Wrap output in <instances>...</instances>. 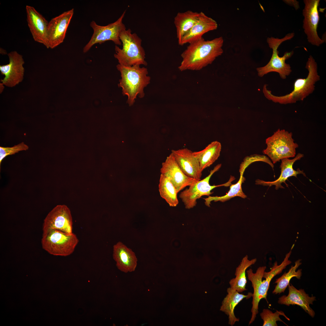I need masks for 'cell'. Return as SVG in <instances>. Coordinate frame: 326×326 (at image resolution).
I'll list each match as a JSON object with an SVG mask.
<instances>
[{"label": "cell", "mask_w": 326, "mask_h": 326, "mask_svg": "<svg viewBox=\"0 0 326 326\" xmlns=\"http://www.w3.org/2000/svg\"><path fill=\"white\" fill-rule=\"evenodd\" d=\"M223 42L220 37L206 40L202 37L189 43L181 54L182 61L178 69L181 72L198 71L211 64L223 53Z\"/></svg>", "instance_id": "cell-1"}, {"label": "cell", "mask_w": 326, "mask_h": 326, "mask_svg": "<svg viewBox=\"0 0 326 326\" xmlns=\"http://www.w3.org/2000/svg\"><path fill=\"white\" fill-rule=\"evenodd\" d=\"M291 251L286 254L285 257L281 264L278 265L276 261L270 270L268 272L265 271L266 266L259 267L255 273L253 272L251 269L246 271L248 279L251 281L254 292L252 293V306L251 312V316L249 325L252 324L255 320L258 313V305L260 300L265 299L267 303V292L270 287V282L276 275L281 273L286 266L292 262L289 260Z\"/></svg>", "instance_id": "cell-2"}, {"label": "cell", "mask_w": 326, "mask_h": 326, "mask_svg": "<svg viewBox=\"0 0 326 326\" xmlns=\"http://www.w3.org/2000/svg\"><path fill=\"white\" fill-rule=\"evenodd\" d=\"M305 68L308 72L307 77L296 79L294 83L293 90L291 93L283 96H275L267 89V85L265 84L263 89L264 96L273 102L283 104L295 103L297 101H303L313 92L315 89V85L320 80L317 63L311 55H310L306 62Z\"/></svg>", "instance_id": "cell-3"}, {"label": "cell", "mask_w": 326, "mask_h": 326, "mask_svg": "<svg viewBox=\"0 0 326 326\" xmlns=\"http://www.w3.org/2000/svg\"><path fill=\"white\" fill-rule=\"evenodd\" d=\"M117 68L121 77L118 85L122 88L123 95L128 96L127 102L131 106L137 96L142 98L145 95L144 88L150 83V79L147 75V69L140 67L139 65L127 66L118 64Z\"/></svg>", "instance_id": "cell-4"}, {"label": "cell", "mask_w": 326, "mask_h": 326, "mask_svg": "<svg viewBox=\"0 0 326 326\" xmlns=\"http://www.w3.org/2000/svg\"><path fill=\"white\" fill-rule=\"evenodd\" d=\"M119 38L122 48L116 45L114 54L119 64L127 66L147 65L145 60V51L142 46V40L136 33H132L130 28L126 29L121 32Z\"/></svg>", "instance_id": "cell-5"}, {"label": "cell", "mask_w": 326, "mask_h": 326, "mask_svg": "<svg viewBox=\"0 0 326 326\" xmlns=\"http://www.w3.org/2000/svg\"><path fill=\"white\" fill-rule=\"evenodd\" d=\"M266 148L263 151L273 164L283 159L295 157L298 145L295 142L292 133L285 129H278L266 139Z\"/></svg>", "instance_id": "cell-6"}, {"label": "cell", "mask_w": 326, "mask_h": 326, "mask_svg": "<svg viewBox=\"0 0 326 326\" xmlns=\"http://www.w3.org/2000/svg\"><path fill=\"white\" fill-rule=\"evenodd\" d=\"M294 35V33L292 32L287 34L282 38L273 37H268L267 38V43L269 47L272 50L273 53L271 59L267 64L264 66L257 68L259 77H262L269 73L275 72L278 73L280 78L284 79L290 74L292 71L291 67L289 64L286 63L285 61L292 56L294 53L293 51L286 52L283 56L280 57L277 50L282 43L291 40L293 37Z\"/></svg>", "instance_id": "cell-7"}, {"label": "cell", "mask_w": 326, "mask_h": 326, "mask_svg": "<svg viewBox=\"0 0 326 326\" xmlns=\"http://www.w3.org/2000/svg\"><path fill=\"white\" fill-rule=\"evenodd\" d=\"M79 241L73 233L50 229L43 232L41 243L42 248L50 254L65 257L73 253Z\"/></svg>", "instance_id": "cell-8"}, {"label": "cell", "mask_w": 326, "mask_h": 326, "mask_svg": "<svg viewBox=\"0 0 326 326\" xmlns=\"http://www.w3.org/2000/svg\"><path fill=\"white\" fill-rule=\"evenodd\" d=\"M126 12L125 10L117 20L107 25H100L94 21H92L90 26L93 30V34L89 41L83 47V53H87L96 44H101L107 41H112L116 45H121L122 43L119 35L122 30L126 29L123 22Z\"/></svg>", "instance_id": "cell-9"}, {"label": "cell", "mask_w": 326, "mask_h": 326, "mask_svg": "<svg viewBox=\"0 0 326 326\" xmlns=\"http://www.w3.org/2000/svg\"><path fill=\"white\" fill-rule=\"evenodd\" d=\"M219 164L215 166L211 170L209 174L202 180L197 181L194 184L181 191L179 194V197L185 205V208L190 209L195 206L197 204V200L204 196H209L212 194L211 190L215 188L221 186H228L230 185L231 182L235 178L231 176L227 182L223 184L211 185L209 184V180L212 176L218 171L221 167Z\"/></svg>", "instance_id": "cell-10"}, {"label": "cell", "mask_w": 326, "mask_h": 326, "mask_svg": "<svg viewBox=\"0 0 326 326\" xmlns=\"http://www.w3.org/2000/svg\"><path fill=\"white\" fill-rule=\"evenodd\" d=\"M319 0H304L305 6L302 10L304 17L303 28L308 42L313 45L318 46L324 42L319 37L317 30L319 20L318 7Z\"/></svg>", "instance_id": "cell-11"}, {"label": "cell", "mask_w": 326, "mask_h": 326, "mask_svg": "<svg viewBox=\"0 0 326 326\" xmlns=\"http://www.w3.org/2000/svg\"><path fill=\"white\" fill-rule=\"evenodd\" d=\"M73 221L71 211L65 205L56 206L47 214L43 220V232L55 229L67 233H72Z\"/></svg>", "instance_id": "cell-12"}, {"label": "cell", "mask_w": 326, "mask_h": 326, "mask_svg": "<svg viewBox=\"0 0 326 326\" xmlns=\"http://www.w3.org/2000/svg\"><path fill=\"white\" fill-rule=\"evenodd\" d=\"M74 11L73 8L65 11L48 22L47 32L48 48H54L63 42Z\"/></svg>", "instance_id": "cell-13"}, {"label": "cell", "mask_w": 326, "mask_h": 326, "mask_svg": "<svg viewBox=\"0 0 326 326\" xmlns=\"http://www.w3.org/2000/svg\"><path fill=\"white\" fill-rule=\"evenodd\" d=\"M8 56L9 63L0 66L1 73L5 75L1 81L3 85L12 87L23 80L24 71L23 65L24 62L22 56L16 51L11 52Z\"/></svg>", "instance_id": "cell-14"}, {"label": "cell", "mask_w": 326, "mask_h": 326, "mask_svg": "<svg viewBox=\"0 0 326 326\" xmlns=\"http://www.w3.org/2000/svg\"><path fill=\"white\" fill-rule=\"evenodd\" d=\"M160 172L172 183L178 193L197 181L188 177L183 172L171 153L162 163Z\"/></svg>", "instance_id": "cell-15"}, {"label": "cell", "mask_w": 326, "mask_h": 326, "mask_svg": "<svg viewBox=\"0 0 326 326\" xmlns=\"http://www.w3.org/2000/svg\"><path fill=\"white\" fill-rule=\"evenodd\" d=\"M27 21L33 38L48 48L47 32L48 22L33 7L26 6Z\"/></svg>", "instance_id": "cell-16"}, {"label": "cell", "mask_w": 326, "mask_h": 326, "mask_svg": "<svg viewBox=\"0 0 326 326\" xmlns=\"http://www.w3.org/2000/svg\"><path fill=\"white\" fill-rule=\"evenodd\" d=\"M171 153L179 166L186 175L197 181L201 180L202 171L193 152L186 148L172 150Z\"/></svg>", "instance_id": "cell-17"}, {"label": "cell", "mask_w": 326, "mask_h": 326, "mask_svg": "<svg viewBox=\"0 0 326 326\" xmlns=\"http://www.w3.org/2000/svg\"><path fill=\"white\" fill-rule=\"evenodd\" d=\"M288 286V295L279 298L278 303L288 306L297 305L301 307L312 318H314L315 312L310 307V305L313 304V302L316 300V297L313 296H309L304 289H297L291 284H289Z\"/></svg>", "instance_id": "cell-18"}, {"label": "cell", "mask_w": 326, "mask_h": 326, "mask_svg": "<svg viewBox=\"0 0 326 326\" xmlns=\"http://www.w3.org/2000/svg\"><path fill=\"white\" fill-rule=\"evenodd\" d=\"M218 24L216 21L203 12H199L198 19L189 31L182 38L178 44H184L201 38L202 36L209 31L216 30Z\"/></svg>", "instance_id": "cell-19"}, {"label": "cell", "mask_w": 326, "mask_h": 326, "mask_svg": "<svg viewBox=\"0 0 326 326\" xmlns=\"http://www.w3.org/2000/svg\"><path fill=\"white\" fill-rule=\"evenodd\" d=\"M113 257L121 271L127 273L135 270L137 261L135 254L122 242H118L113 245Z\"/></svg>", "instance_id": "cell-20"}, {"label": "cell", "mask_w": 326, "mask_h": 326, "mask_svg": "<svg viewBox=\"0 0 326 326\" xmlns=\"http://www.w3.org/2000/svg\"><path fill=\"white\" fill-rule=\"evenodd\" d=\"M303 156V154L299 153L292 159L285 158L281 160V163L280 165L281 174L280 176L277 179L273 181H266L258 179L256 181V184L269 187L275 185V189L278 190L279 188H284L281 184L284 183L287 185L286 181L290 177H296L298 174H300L306 177L305 174L303 170H301L299 168L295 170L293 168V165L295 162L300 160Z\"/></svg>", "instance_id": "cell-21"}, {"label": "cell", "mask_w": 326, "mask_h": 326, "mask_svg": "<svg viewBox=\"0 0 326 326\" xmlns=\"http://www.w3.org/2000/svg\"><path fill=\"white\" fill-rule=\"evenodd\" d=\"M227 294L222 302L220 310L228 316V324L232 326L236 322L239 321V319L236 317L234 314L236 306L244 299L251 297L252 293L249 292L246 295L240 294L230 287L227 289Z\"/></svg>", "instance_id": "cell-22"}, {"label": "cell", "mask_w": 326, "mask_h": 326, "mask_svg": "<svg viewBox=\"0 0 326 326\" xmlns=\"http://www.w3.org/2000/svg\"><path fill=\"white\" fill-rule=\"evenodd\" d=\"M199 12L188 10L178 12L174 19L178 43L197 21Z\"/></svg>", "instance_id": "cell-23"}, {"label": "cell", "mask_w": 326, "mask_h": 326, "mask_svg": "<svg viewBox=\"0 0 326 326\" xmlns=\"http://www.w3.org/2000/svg\"><path fill=\"white\" fill-rule=\"evenodd\" d=\"M221 143L217 141H213L203 150L193 152L199 162L202 171L212 165L219 158L221 150Z\"/></svg>", "instance_id": "cell-24"}, {"label": "cell", "mask_w": 326, "mask_h": 326, "mask_svg": "<svg viewBox=\"0 0 326 326\" xmlns=\"http://www.w3.org/2000/svg\"><path fill=\"white\" fill-rule=\"evenodd\" d=\"M256 261V258L248 260L247 255L242 258L240 264L236 268L235 273V277L231 279L229 282L231 288L235 289L239 293L247 290L246 270L249 267L254 264Z\"/></svg>", "instance_id": "cell-25"}, {"label": "cell", "mask_w": 326, "mask_h": 326, "mask_svg": "<svg viewBox=\"0 0 326 326\" xmlns=\"http://www.w3.org/2000/svg\"><path fill=\"white\" fill-rule=\"evenodd\" d=\"M245 171L239 169L240 176L238 181L236 183L230 185L229 190L225 195L222 196H209L208 197L204 199L206 205L209 207L212 201L216 202L219 201L224 202L235 197H239L243 198H246L247 197L243 192L241 187L242 183L244 181L243 174Z\"/></svg>", "instance_id": "cell-26"}, {"label": "cell", "mask_w": 326, "mask_h": 326, "mask_svg": "<svg viewBox=\"0 0 326 326\" xmlns=\"http://www.w3.org/2000/svg\"><path fill=\"white\" fill-rule=\"evenodd\" d=\"M158 190L160 196L170 206L175 207L178 203L177 192L171 181L161 174L158 184Z\"/></svg>", "instance_id": "cell-27"}, {"label": "cell", "mask_w": 326, "mask_h": 326, "mask_svg": "<svg viewBox=\"0 0 326 326\" xmlns=\"http://www.w3.org/2000/svg\"><path fill=\"white\" fill-rule=\"evenodd\" d=\"M301 260L299 259L295 262L294 266H292L289 271L285 273L280 277L276 280L275 283L276 284L273 293L277 294L284 292L289 284L291 279L293 277L300 279L302 275V269L296 270L301 265Z\"/></svg>", "instance_id": "cell-28"}, {"label": "cell", "mask_w": 326, "mask_h": 326, "mask_svg": "<svg viewBox=\"0 0 326 326\" xmlns=\"http://www.w3.org/2000/svg\"><path fill=\"white\" fill-rule=\"evenodd\" d=\"M261 319L263 321V326H277L276 321L282 322L288 326L280 318V315L283 316L286 319L290 321L289 318L281 311L276 310L274 313L268 309H264L260 314Z\"/></svg>", "instance_id": "cell-29"}, {"label": "cell", "mask_w": 326, "mask_h": 326, "mask_svg": "<svg viewBox=\"0 0 326 326\" xmlns=\"http://www.w3.org/2000/svg\"><path fill=\"white\" fill-rule=\"evenodd\" d=\"M28 149V146L24 144V142L11 147L0 146V165L2 160L7 156L14 154L20 151L26 150Z\"/></svg>", "instance_id": "cell-30"}, {"label": "cell", "mask_w": 326, "mask_h": 326, "mask_svg": "<svg viewBox=\"0 0 326 326\" xmlns=\"http://www.w3.org/2000/svg\"><path fill=\"white\" fill-rule=\"evenodd\" d=\"M283 1L286 4L294 7L296 10L299 8V2L296 0H284Z\"/></svg>", "instance_id": "cell-31"}]
</instances>
